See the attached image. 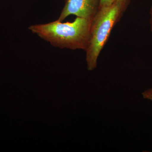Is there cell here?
Masks as SVG:
<instances>
[{
	"mask_svg": "<svg viewBox=\"0 0 152 152\" xmlns=\"http://www.w3.org/2000/svg\"><path fill=\"white\" fill-rule=\"evenodd\" d=\"M92 20L77 17L72 22L63 23L57 20L48 23L31 25L28 29L53 46L86 51Z\"/></svg>",
	"mask_w": 152,
	"mask_h": 152,
	"instance_id": "1",
	"label": "cell"
},
{
	"mask_svg": "<svg viewBox=\"0 0 152 152\" xmlns=\"http://www.w3.org/2000/svg\"><path fill=\"white\" fill-rule=\"evenodd\" d=\"M130 3V0H119L108 7L99 9L92 22L89 42L85 51L88 70L96 68L98 57L108 40L112 30L119 21Z\"/></svg>",
	"mask_w": 152,
	"mask_h": 152,
	"instance_id": "2",
	"label": "cell"
},
{
	"mask_svg": "<svg viewBox=\"0 0 152 152\" xmlns=\"http://www.w3.org/2000/svg\"><path fill=\"white\" fill-rule=\"evenodd\" d=\"M101 0H65L58 20L63 21L69 16L93 20L99 8Z\"/></svg>",
	"mask_w": 152,
	"mask_h": 152,
	"instance_id": "3",
	"label": "cell"
},
{
	"mask_svg": "<svg viewBox=\"0 0 152 152\" xmlns=\"http://www.w3.org/2000/svg\"><path fill=\"white\" fill-rule=\"evenodd\" d=\"M117 1L119 0H101L99 9L108 7Z\"/></svg>",
	"mask_w": 152,
	"mask_h": 152,
	"instance_id": "4",
	"label": "cell"
},
{
	"mask_svg": "<svg viewBox=\"0 0 152 152\" xmlns=\"http://www.w3.org/2000/svg\"><path fill=\"white\" fill-rule=\"evenodd\" d=\"M142 94L144 99L152 101V88L144 91Z\"/></svg>",
	"mask_w": 152,
	"mask_h": 152,
	"instance_id": "5",
	"label": "cell"
},
{
	"mask_svg": "<svg viewBox=\"0 0 152 152\" xmlns=\"http://www.w3.org/2000/svg\"><path fill=\"white\" fill-rule=\"evenodd\" d=\"M150 15H151V18H150V24H151V30L152 32V6L150 9Z\"/></svg>",
	"mask_w": 152,
	"mask_h": 152,
	"instance_id": "6",
	"label": "cell"
}]
</instances>
